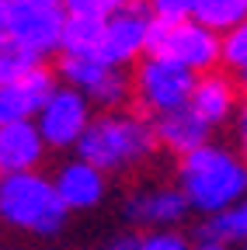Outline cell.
Segmentation results:
<instances>
[{
  "label": "cell",
  "mask_w": 247,
  "mask_h": 250,
  "mask_svg": "<svg viewBox=\"0 0 247 250\" xmlns=\"http://www.w3.org/2000/svg\"><path fill=\"white\" fill-rule=\"evenodd\" d=\"M178 188L188 198L192 212L212 219L223 215L247 198V164L240 153L220 143H205L202 149L181 156Z\"/></svg>",
  "instance_id": "cell-1"
},
{
  "label": "cell",
  "mask_w": 247,
  "mask_h": 250,
  "mask_svg": "<svg viewBox=\"0 0 247 250\" xmlns=\"http://www.w3.org/2000/svg\"><path fill=\"white\" fill-rule=\"evenodd\" d=\"M157 149V132L153 122L133 111H101L94 115L90 129L77 143V156L87 160L90 167H98L101 174H122L133 170L143 160H150V153Z\"/></svg>",
  "instance_id": "cell-2"
},
{
  "label": "cell",
  "mask_w": 247,
  "mask_h": 250,
  "mask_svg": "<svg viewBox=\"0 0 247 250\" xmlns=\"http://www.w3.org/2000/svg\"><path fill=\"white\" fill-rule=\"evenodd\" d=\"M67 205L59 202L52 177H45L42 170L0 177V223L4 226L49 240L67 229Z\"/></svg>",
  "instance_id": "cell-3"
},
{
  "label": "cell",
  "mask_w": 247,
  "mask_h": 250,
  "mask_svg": "<svg viewBox=\"0 0 247 250\" xmlns=\"http://www.w3.org/2000/svg\"><path fill=\"white\" fill-rule=\"evenodd\" d=\"M150 56L171 59V62H178V66L192 70L195 77H202V73H212L216 66H220L223 35L209 31L195 18H188V21H157L153 18Z\"/></svg>",
  "instance_id": "cell-4"
},
{
  "label": "cell",
  "mask_w": 247,
  "mask_h": 250,
  "mask_svg": "<svg viewBox=\"0 0 247 250\" xmlns=\"http://www.w3.org/2000/svg\"><path fill=\"white\" fill-rule=\"evenodd\" d=\"M199 77L192 70L178 66L171 59L160 56H146L136 62V73H133V98L150 111V115H167L178 108H188L192 101V90H195Z\"/></svg>",
  "instance_id": "cell-5"
},
{
  "label": "cell",
  "mask_w": 247,
  "mask_h": 250,
  "mask_svg": "<svg viewBox=\"0 0 247 250\" xmlns=\"http://www.w3.org/2000/svg\"><path fill=\"white\" fill-rule=\"evenodd\" d=\"M67 11L59 4H7V45L42 62L63 45Z\"/></svg>",
  "instance_id": "cell-6"
},
{
  "label": "cell",
  "mask_w": 247,
  "mask_h": 250,
  "mask_svg": "<svg viewBox=\"0 0 247 250\" xmlns=\"http://www.w3.org/2000/svg\"><path fill=\"white\" fill-rule=\"evenodd\" d=\"M56 77L105 111H122V104L133 98V77H126L118 66H108L105 59H67L63 56L56 66Z\"/></svg>",
  "instance_id": "cell-7"
},
{
  "label": "cell",
  "mask_w": 247,
  "mask_h": 250,
  "mask_svg": "<svg viewBox=\"0 0 247 250\" xmlns=\"http://www.w3.org/2000/svg\"><path fill=\"white\" fill-rule=\"evenodd\" d=\"M90 122H94V104H90L80 90H73L67 83H59L49 94L45 108L35 118L49 149H77V143L90 129Z\"/></svg>",
  "instance_id": "cell-8"
},
{
  "label": "cell",
  "mask_w": 247,
  "mask_h": 250,
  "mask_svg": "<svg viewBox=\"0 0 247 250\" xmlns=\"http://www.w3.org/2000/svg\"><path fill=\"white\" fill-rule=\"evenodd\" d=\"M150 31H153V14L150 7L139 4H122L115 14L105 18V45H101V59L108 66H129L150 56Z\"/></svg>",
  "instance_id": "cell-9"
},
{
  "label": "cell",
  "mask_w": 247,
  "mask_h": 250,
  "mask_svg": "<svg viewBox=\"0 0 247 250\" xmlns=\"http://www.w3.org/2000/svg\"><path fill=\"white\" fill-rule=\"evenodd\" d=\"M192 205L181 195V188L171 184H157V188H139L122 202V219L136 229H178L188 219Z\"/></svg>",
  "instance_id": "cell-10"
},
{
  "label": "cell",
  "mask_w": 247,
  "mask_h": 250,
  "mask_svg": "<svg viewBox=\"0 0 247 250\" xmlns=\"http://www.w3.org/2000/svg\"><path fill=\"white\" fill-rule=\"evenodd\" d=\"M56 87H59V77L52 70H45V66H32L18 80L4 83L0 87V125L35 122Z\"/></svg>",
  "instance_id": "cell-11"
},
{
  "label": "cell",
  "mask_w": 247,
  "mask_h": 250,
  "mask_svg": "<svg viewBox=\"0 0 247 250\" xmlns=\"http://www.w3.org/2000/svg\"><path fill=\"white\" fill-rule=\"evenodd\" d=\"M52 184H56L59 202L67 205V212H90L108 198V174H101L80 156L59 164V170L52 174Z\"/></svg>",
  "instance_id": "cell-12"
},
{
  "label": "cell",
  "mask_w": 247,
  "mask_h": 250,
  "mask_svg": "<svg viewBox=\"0 0 247 250\" xmlns=\"http://www.w3.org/2000/svg\"><path fill=\"white\" fill-rule=\"evenodd\" d=\"M45 139L35 122L0 125V177L7 174H32L45 160Z\"/></svg>",
  "instance_id": "cell-13"
},
{
  "label": "cell",
  "mask_w": 247,
  "mask_h": 250,
  "mask_svg": "<svg viewBox=\"0 0 247 250\" xmlns=\"http://www.w3.org/2000/svg\"><path fill=\"white\" fill-rule=\"evenodd\" d=\"M237 94H240L237 80H230L220 70H212V73L199 77L188 108L209 125V129H216V125H226V122L237 118V111H240V98H237Z\"/></svg>",
  "instance_id": "cell-14"
},
{
  "label": "cell",
  "mask_w": 247,
  "mask_h": 250,
  "mask_svg": "<svg viewBox=\"0 0 247 250\" xmlns=\"http://www.w3.org/2000/svg\"><path fill=\"white\" fill-rule=\"evenodd\" d=\"M153 132H157V146L178 153V156H188L195 149H202L205 143H212V129L192 111V108H178L167 111L160 118H153Z\"/></svg>",
  "instance_id": "cell-15"
},
{
  "label": "cell",
  "mask_w": 247,
  "mask_h": 250,
  "mask_svg": "<svg viewBox=\"0 0 247 250\" xmlns=\"http://www.w3.org/2000/svg\"><path fill=\"white\" fill-rule=\"evenodd\" d=\"M105 45V18H67L63 28V52L67 59H101Z\"/></svg>",
  "instance_id": "cell-16"
},
{
  "label": "cell",
  "mask_w": 247,
  "mask_h": 250,
  "mask_svg": "<svg viewBox=\"0 0 247 250\" xmlns=\"http://www.w3.org/2000/svg\"><path fill=\"white\" fill-rule=\"evenodd\" d=\"M199 240H216V243H226V247L247 243V198L240 205H233L230 212H223V215L202 219Z\"/></svg>",
  "instance_id": "cell-17"
},
{
  "label": "cell",
  "mask_w": 247,
  "mask_h": 250,
  "mask_svg": "<svg viewBox=\"0 0 247 250\" xmlns=\"http://www.w3.org/2000/svg\"><path fill=\"white\" fill-rule=\"evenodd\" d=\"M195 21L216 35H230L237 24L247 21V0H199Z\"/></svg>",
  "instance_id": "cell-18"
},
{
  "label": "cell",
  "mask_w": 247,
  "mask_h": 250,
  "mask_svg": "<svg viewBox=\"0 0 247 250\" xmlns=\"http://www.w3.org/2000/svg\"><path fill=\"white\" fill-rule=\"evenodd\" d=\"M129 0H59L67 18H108Z\"/></svg>",
  "instance_id": "cell-19"
},
{
  "label": "cell",
  "mask_w": 247,
  "mask_h": 250,
  "mask_svg": "<svg viewBox=\"0 0 247 250\" xmlns=\"http://www.w3.org/2000/svg\"><path fill=\"white\" fill-rule=\"evenodd\" d=\"M32 66H42V62H35L32 56H24V52H18L14 45H0V87L4 83H11V80H18L21 73H28Z\"/></svg>",
  "instance_id": "cell-20"
},
{
  "label": "cell",
  "mask_w": 247,
  "mask_h": 250,
  "mask_svg": "<svg viewBox=\"0 0 247 250\" xmlns=\"http://www.w3.org/2000/svg\"><path fill=\"white\" fill-rule=\"evenodd\" d=\"M223 62L230 70H247V21L237 24L230 35H223Z\"/></svg>",
  "instance_id": "cell-21"
},
{
  "label": "cell",
  "mask_w": 247,
  "mask_h": 250,
  "mask_svg": "<svg viewBox=\"0 0 247 250\" xmlns=\"http://www.w3.org/2000/svg\"><path fill=\"white\" fill-rule=\"evenodd\" d=\"M136 250H195V243L178 229H153V233L139 236Z\"/></svg>",
  "instance_id": "cell-22"
},
{
  "label": "cell",
  "mask_w": 247,
  "mask_h": 250,
  "mask_svg": "<svg viewBox=\"0 0 247 250\" xmlns=\"http://www.w3.org/2000/svg\"><path fill=\"white\" fill-rule=\"evenodd\" d=\"M199 11V0H150V14L157 21H188Z\"/></svg>",
  "instance_id": "cell-23"
},
{
  "label": "cell",
  "mask_w": 247,
  "mask_h": 250,
  "mask_svg": "<svg viewBox=\"0 0 247 250\" xmlns=\"http://www.w3.org/2000/svg\"><path fill=\"white\" fill-rule=\"evenodd\" d=\"M233 136H237V153H240V160L247 164V104L237 111L233 118Z\"/></svg>",
  "instance_id": "cell-24"
},
{
  "label": "cell",
  "mask_w": 247,
  "mask_h": 250,
  "mask_svg": "<svg viewBox=\"0 0 247 250\" xmlns=\"http://www.w3.org/2000/svg\"><path fill=\"white\" fill-rule=\"evenodd\" d=\"M136 247H139V236H136V233H122V236H115L105 250H136Z\"/></svg>",
  "instance_id": "cell-25"
},
{
  "label": "cell",
  "mask_w": 247,
  "mask_h": 250,
  "mask_svg": "<svg viewBox=\"0 0 247 250\" xmlns=\"http://www.w3.org/2000/svg\"><path fill=\"white\" fill-rule=\"evenodd\" d=\"M7 42V0H0V45Z\"/></svg>",
  "instance_id": "cell-26"
},
{
  "label": "cell",
  "mask_w": 247,
  "mask_h": 250,
  "mask_svg": "<svg viewBox=\"0 0 247 250\" xmlns=\"http://www.w3.org/2000/svg\"><path fill=\"white\" fill-rule=\"evenodd\" d=\"M195 250H233V247H226V243H216V240H199V243H195Z\"/></svg>",
  "instance_id": "cell-27"
},
{
  "label": "cell",
  "mask_w": 247,
  "mask_h": 250,
  "mask_svg": "<svg viewBox=\"0 0 247 250\" xmlns=\"http://www.w3.org/2000/svg\"><path fill=\"white\" fill-rule=\"evenodd\" d=\"M7 4H59V0H7Z\"/></svg>",
  "instance_id": "cell-28"
},
{
  "label": "cell",
  "mask_w": 247,
  "mask_h": 250,
  "mask_svg": "<svg viewBox=\"0 0 247 250\" xmlns=\"http://www.w3.org/2000/svg\"><path fill=\"white\" fill-rule=\"evenodd\" d=\"M237 87L247 94V70H240V73H237Z\"/></svg>",
  "instance_id": "cell-29"
},
{
  "label": "cell",
  "mask_w": 247,
  "mask_h": 250,
  "mask_svg": "<svg viewBox=\"0 0 247 250\" xmlns=\"http://www.w3.org/2000/svg\"><path fill=\"white\" fill-rule=\"evenodd\" d=\"M244 250H247V243H244Z\"/></svg>",
  "instance_id": "cell-30"
},
{
  "label": "cell",
  "mask_w": 247,
  "mask_h": 250,
  "mask_svg": "<svg viewBox=\"0 0 247 250\" xmlns=\"http://www.w3.org/2000/svg\"><path fill=\"white\" fill-rule=\"evenodd\" d=\"M0 250H4V247H0Z\"/></svg>",
  "instance_id": "cell-31"
}]
</instances>
